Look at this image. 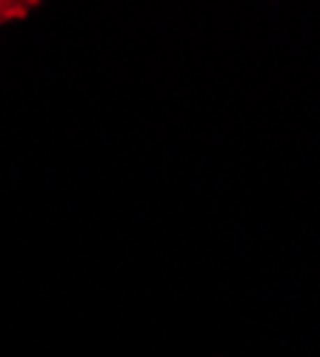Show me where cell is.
<instances>
[{
    "mask_svg": "<svg viewBox=\"0 0 320 357\" xmlns=\"http://www.w3.org/2000/svg\"><path fill=\"white\" fill-rule=\"evenodd\" d=\"M29 9V3H6V0H0V23H6V20H12V17H23Z\"/></svg>",
    "mask_w": 320,
    "mask_h": 357,
    "instance_id": "cell-1",
    "label": "cell"
}]
</instances>
